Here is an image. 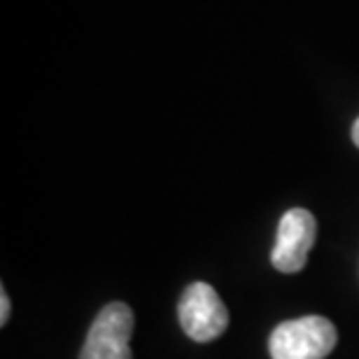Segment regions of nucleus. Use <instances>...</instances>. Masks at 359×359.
Here are the masks:
<instances>
[{
  "instance_id": "obj_2",
  "label": "nucleus",
  "mask_w": 359,
  "mask_h": 359,
  "mask_svg": "<svg viewBox=\"0 0 359 359\" xmlns=\"http://www.w3.org/2000/svg\"><path fill=\"white\" fill-rule=\"evenodd\" d=\"M180 327L196 343L215 341L229 327V311L208 283H194L180 299Z\"/></svg>"
},
{
  "instance_id": "obj_1",
  "label": "nucleus",
  "mask_w": 359,
  "mask_h": 359,
  "mask_svg": "<svg viewBox=\"0 0 359 359\" xmlns=\"http://www.w3.org/2000/svg\"><path fill=\"white\" fill-rule=\"evenodd\" d=\"M339 334L327 318L306 315L287 320L273 329L269 339L271 359H325L336 348Z\"/></svg>"
},
{
  "instance_id": "obj_3",
  "label": "nucleus",
  "mask_w": 359,
  "mask_h": 359,
  "mask_svg": "<svg viewBox=\"0 0 359 359\" xmlns=\"http://www.w3.org/2000/svg\"><path fill=\"white\" fill-rule=\"evenodd\" d=\"M133 322V311L126 304H107L93 320L80 359H133L128 346Z\"/></svg>"
},
{
  "instance_id": "obj_5",
  "label": "nucleus",
  "mask_w": 359,
  "mask_h": 359,
  "mask_svg": "<svg viewBox=\"0 0 359 359\" xmlns=\"http://www.w3.org/2000/svg\"><path fill=\"white\" fill-rule=\"evenodd\" d=\"M7 320H10V297L3 290L0 292V325H7Z\"/></svg>"
},
{
  "instance_id": "obj_4",
  "label": "nucleus",
  "mask_w": 359,
  "mask_h": 359,
  "mask_svg": "<svg viewBox=\"0 0 359 359\" xmlns=\"http://www.w3.org/2000/svg\"><path fill=\"white\" fill-rule=\"evenodd\" d=\"M318 224L315 217L304 208H292L283 215L278 224L276 245H273L271 262L280 273H299L306 266Z\"/></svg>"
},
{
  "instance_id": "obj_6",
  "label": "nucleus",
  "mask_w": 359,
  "mask_h": 359,
  "mask_svg": "<svg viewBox=\"0 0 359 359\" xmlns=\"http://www.w3.org/2000/svg\"><path fill=\"white\" fill-rule=\"evenodd\" d=\"M353 140H355V145L359 147V117H357L355 126H353Z\"/></svg>"
}]
</instances>
